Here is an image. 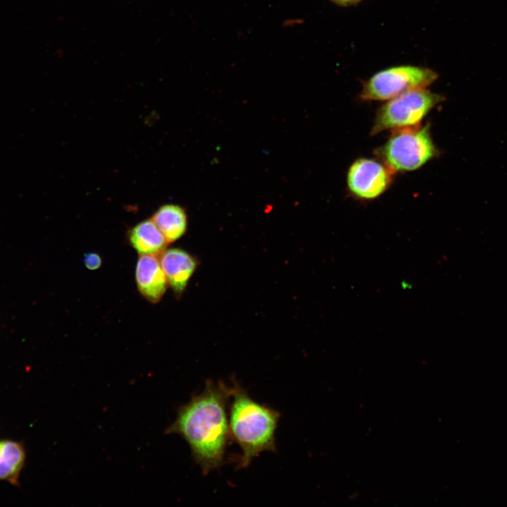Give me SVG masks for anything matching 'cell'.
<instances>
[{
  "mask_svg": "<svg viewBox=\"0 0 507 507\" xmlns=\"http://www.w3.org/2000/svg\"><path fill=\"white\" fill-rule=\"evenodd\" d=\"M233 387L207 380L203 392L180 406L165 434L180 435L204 475L220 468L231 438L226 408Z\"/></svg>",
  "mask_w": 507,
  "mask_h": 507,
  "instance_id": "obj_1",
  "label": "cell"
},
{
  "mask_svg": "<svg viewBox=\"0 0 507 507\" xmlns=\"http://www.w3.org/2000/svg\"><path fill=\"white\" fill-rule=\"evenodd\" d=\"M232 396L230 432L242 450L237 468H244L261 453L276 451L275 434L280 413L255 401L237 382Z\"/></svg>",
  "mask_w": 507,
  "mask_h": 507,
  "instance_id": "obj_2",
  "label": "cell"
},
{
  "mask_svg": "<svg viewBox=\"0 0 507 507\" xmlns=\"http://www.w3.org/2000/svg\"><path fill=\"white\" fill-rule=\"evenodd\" d=\"M439 154L429 125L394 130L377 152L394 173L417 170Z\"/></svg>",
  "mask_w": 507,
  "mask_h": 507,
  "instance_id": "obj_3",
  "label": "cell"
},
{
  "mask_svg": "<svg viewBox=\"0 0 507 507\" xmlns=\"http://www.w3.org/2000/svg\"><path fill=\"white\" fill-rule=\"evenodd\" d=\"M444 100V96L426 88L408 91L390 99L378 109L371 134L418 126Z\"/></svg>",
  "mask_w": 507,
  "mask_h": 507,
  "instance_id": "obj_4",
  "label": "cell"
},
{
  "mask_svg": "<svg viewBox=\"0 0 507 507\" xmlns=\"http://www.w3.org/2000/svg\"><path fill=\"white\" fill-rule=\"evenodd\" d=\"M438 77L434 70L415 65H399L382 70L364 84L360 98L366 101H386L416 89L426 88Z\"/></svg>",
  "mask_w": 507,
  "mask_h": 507,
  "instance_id": "obj_5",
  "label": "cell"
},
{
  "mask_svg": "<svg viewBox=\"0 0 507 507\" xmlns=\"http://www.w3.org/2000/svg\"><path fill=\"white\" fill-rule=\"evenodd\" d=\"M394 172L384 162L361 158L349 166L346 185L350 194L361 200L381 196L392 184Z\"/></svg>",
  "mask_w": 507,
  "mask_h": 507,
  "instance_id": "obj_6",
  "label": "cell"
},
{
  "mask_svg": "<svg viewBox=\"0 0 507 507\" xmlns=\"http://www.w3.org/2000/svg\"><path fill=\"white\" fill-rule=\"evenodd\" d=\"M135 280L141 295L152 303L158 302L168 284L156 256L141 255L136 265Z\"/></svg>",
  "mask_w": 507,
  "mask_h": 507,
  "instance_id": "obj_7",
  "label": "cell"
},
{
  "mask_svg": "<svg viewBox=\"0 0 507 507\" xmlns=\"http://www.w3.org/2000/svg\"><path fill=\"white\" fill-rule=\"evenodd\" d=\"M159 260L168 284L180 295L196 269L195 258L181 249L172 248L165 249Z\"/></svg>",
  "mask_w": 507,
  "mask_h": 507,
  "instance_id": "obj_8",
  "label": "cell"
},
{
  "mask_svg": "<svg viewBox=\"0 0 507 507\" xmlns=\"http://www.w3.org/2000/svg\"><path fill=\"white\" fill-rule=\"evenodd\" d=\"M130 244L140 255H161L168 243L151 219L144 220L132 227L127 234Z\"/></svg>",
  "mask_w": 507,
  "mask_h": 507,
  "instance_id": "obj_9",
  "label": "cell"
},
{
  "mask_svg": "<svg viewBox=\"0 0 507 507\" xmlns=\"http://www.w3.org/2000/svg\"><path fill=\"white\" fill-rule=\"evenodd\" d=\"M151 220L168 243L180 239L187 230V214L184 209L177 204L162 205L154 213Z\"/></svg>",
  "mask_w": 507,
  "mask_h": 507,
  "instance_id": "obj_10",
  "label": "cell"
},
{
  "mask_svg": "<svg viewBox=\"0 0 507 507\" xmlns=\"http://www.w3.org/2000/svg\"><path fill=\"white\" fill-rule=\"evenodd\" d=\"M25 461V451L21 444L11 440L0 441V481L17 485Z\"/></svg>",
  "mask_w": 507,
  "mask_h": 507,
  "instance_id": "obj_11",
  "label": "cell"
},
{
  "mask_svg": "<svg viewBox=\"0 0 507 507\" xmlns=\"http://www.w3.org/2000/svg\"><path fill=\"white\" fill-rule=\"evenodd\" d=\"M101 263V258L97 253L89 252L84 255V263L89 270H94L99 268Z\"/></svg>",
  "mask_w": 507,
  "mask_h": 507,
  "instance_id": "obj_12",
  "label": "cell"
},
{
  "mask_svg": "<svg viewBox=\"0 0 507 507\" xmlns=\"http://www.w3.org/2000/svg\"><path fill=\"white\" fill-rule=\"evenodd\" d=\"M332 2L340 6H351L359 2L361 0H331Z\"/></svg>",
  "mask_w": 507,
  "mask_h": 507,
  "instance_id": "obj_13",
  "label": "cell"
}]
</instances>
